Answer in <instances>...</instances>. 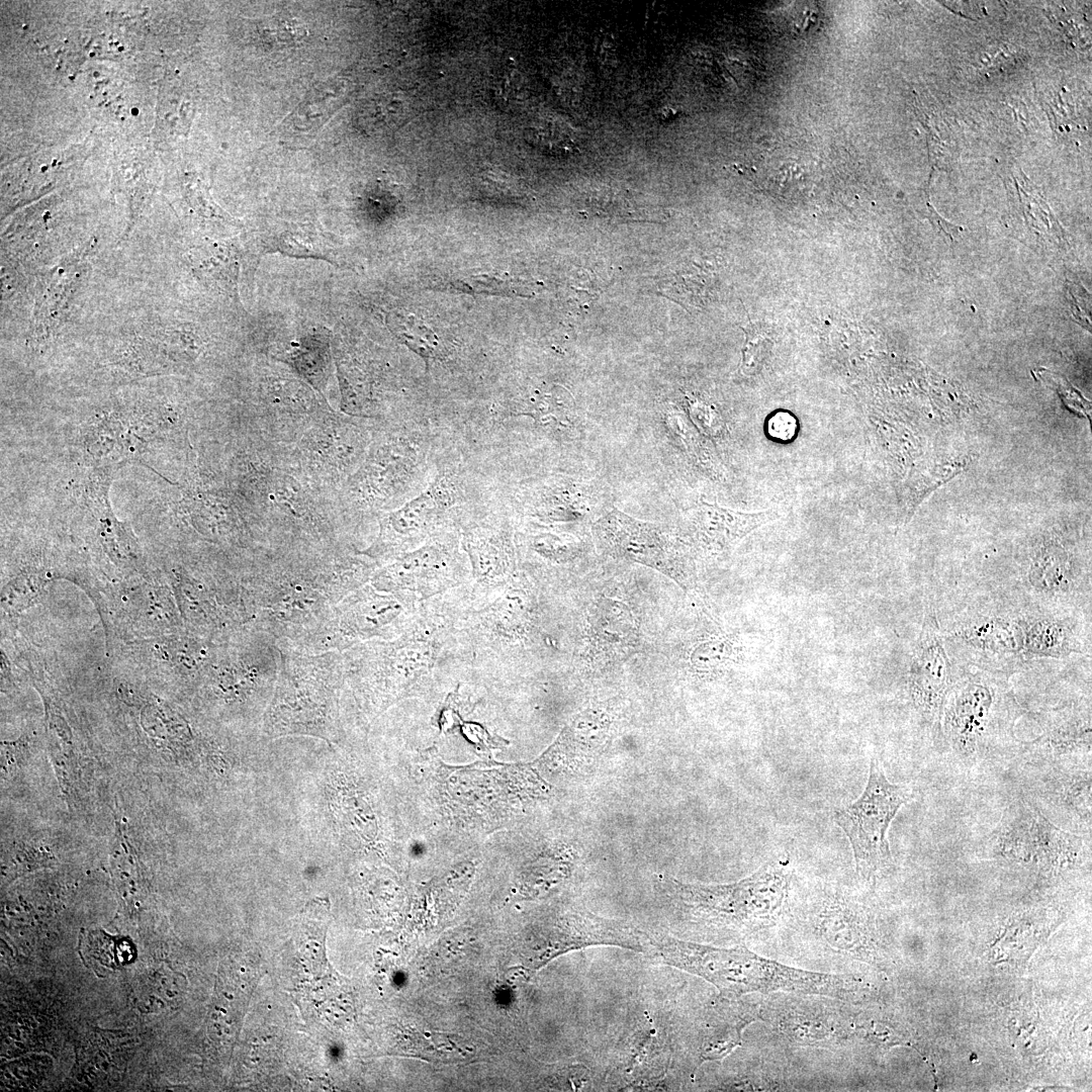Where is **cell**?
Segmentation results:
<instances>
[{"label":"cell","instance_id":"f1b7e54d","mask_svg":"<svg viewBox=\"0 0 1092 1092\" xmlns=\"http://www.w3.org/2000/svg\"><path fill=\"white\" fill-rule=\"evenodd\" d=\"M1037 373L1043 382L1055 388L1069 410L1090 419L1091 405L1089 400L1065 378L1046 369H1039Z\"/></svg>","mask_w":1092,"mask_h":1092},{"label":"cell","instance_id":"ac0fdd59","mask_svg":"<svg viewBox=\"0 0 1092 1092\" xmlns=\"http://www.w3.org/2000/svg\"><path fill=\"white\" fill-rule=\"evenodd\" d=\"M1039 814L1031 803L1014 800L1004 809L983 845L991 856L1013 862H1032Z\"/></svg>","mask_w":1092,"mask_h":1092},{"label":"cell","instance_id":"7402d4cb","mask_svg":"<svg viewBox=\"0 0 1092 1092\" xmlns=\"http://www.w3.org/2000/svg\"><path fill=\"white\" fill-rule=\"evenodd\" d=\"M189 260L195 273L208 285L228 293L235 290L240 264L232 247L204 245L192 250Z\"/></svg>","mask_w":1092,"mask_h":1092},{"label":"cell","instance_id":"7a4b0ae2","mask_svg":"<svg viewBox=\"0 0 1092 1092\" xmlns=\"http://www.w3.org/2000/svg\"><path fill=\"white\" fill-rule=\"evenodd\" d=\"M673 897L694 924L742 942L783 923L791 899L788 861H768L747 878L722 885L673 881Z\"/></svg>","mask_w":1092,"mask_h":1092},{"label":"cell","instance_id":"2e32d148","mask_svg":"<svg viewBox=\"0 0 1092 1092\" xmlns=\"http://www.w3.org/2000/svg\"><path fill=\"white\" fill-rule=\"evenodd\" d=\"M780 519L772 510L746 513L701 500L689 515L697 545L713 555L729 554L752 531Z\"/></svg>","mask_w":1092,"mask_h":1092},{"label":"cell","instance_id":"8992f818","mask_svg":"<svg viewBox=\"0 0 1092 1092\" xmlns=\"http://www.w3.org/2000/svg\"><path fill=\"white\" fill-rule=\"evenodd\" d=\"M761 1021L788 1046L831 1051L853 1042V1003L835 998L776 992L754 997Z\"/></svg>","mask_w":1092,"mask_h":1092},{"label":"cell","instance_id":"4316f807","mask_svg":"<svg viewBox=\"0 0 1092 1092\" xmlns=\"http://www.w3.org/2000/svg\"><path fill=\"white\" fill-rule=\"evenodd\" d=\"M531 141L550 155L573 154L577 148L566 127L554 121H541L531 128Z\"/></svg>","mask_w":1092,"mask_h":1092},{"label":"cell","instance_id":"9a60e30c","mask_svg":"<svg viewBox=\"0 0 1092 1092\" xmlns=\"http://www.w3.org/2000/svg\"><path fill=\"white\" fill-rule=\"evenodd\" d=\"M1091 738L1090 705L1070 704L1055 709L1038 737L1022 744L1033 757L1055 766H1088L1083 763L1091 761Z\"/></svg>","mask_w":1092,"mask_h":1092},{"label":"cell","instance_id":"5bb4252c","mask_svg":"<svg viewBox=\"0 0 1092 1092\" xmlns=\"http://www.w3.org/2000/svg\"><path fill=\"white\" fill-rule=\"evenodd\" d=\"M414 610L413 598L380 594L372 584L361 586L339 604L329 636L332 643L343 647L384 637L395 623H406Z\"/></svg>","mask_w":1092,"mask_h":1092},{"label":"cell","instance_id":"4fadbf2b","mask_svg":"<svg viewBox=\"0 0 1092 1092\" xmlns=\"http://www.w3.org/2000/svg\"><path fill=\"white\" fill-rule=\"evenodd\" d=\"M500 589L494 601L467 618V632L476 645L499 654L530 639L538 619L536 597L523 573Z\"/></svg>","mask_w":1092,"mask_h":1092},{"label":"cell","instance_id":"277c9868","mask_svg":"<svg viewBox=\"0 0 1092 1092\" xmlns=\"http://www.w3.org/2000/svg\"><path fill=\"white\" fill-rule=\"evenodd\" d=\"M442 615L424 612L389 641H368L358 652L357 673L387 700L419 694L427 688L443 653L449 624Z\"/></svg>","mask_w":1092,"mask_h":1092},{"label":"cell","instance_id":"9c48e42d","mask_svg":"<svg viewBox=\"0 0 1092 1092\" xmlns=\"http://www.w3.org/2000/svg\"><path fill=\"white\" fill-rule=\"evenodd\" d=\"M593 534L607 554L651 567L687 592L696 588L689 547L660 526L637 520L615 508L594 523Z\"/></svg>","mask_w":1092,"mask_h":1092},{"label":"cell","instance_id":"f546056e","mask_svg":"<svg viewBox=\"0 0 1092 1092\" xmlns=\"http://www.w3.org/2000/svg\"><path fill=\"white\" fill-rule=\"evenodd\" d=\"M729 654L727 640H711L699 645L692 653L691 662L697 670H712L724 662Z\"/></svg>","mask_w":1092,"mask_h":1092},{"label":"cell","instance_id":"44dd1931","mask_svg":"<svg viewBox=\"0 0 1092 1092\" xmlns=\"http://www.w3.org/2000/svg\"><path fill=\"white\" fill-rule=\"evenodd\" d=\"M1028 582L1045 599H1063L1076 590V574L1061 544L1051 540L1037 548L1028 569Z\"/></svg>","mask_w":1092,"mask_h":1092},{"label":"cell","instance_id":"1f68e13d","mask_svg":"<svg viewBox=\"0 0 1092 1092\" xmlns=\"http://www.w3.org/2000/svg\"><path fill=\"white\" fill-rule=\"evenodd\" d=\"M188 197L191 200L192 205L201 213L206 216L223 218V211L216 207L211 201L208 192L204 191L200 186L199 181L196 184H193V181H189Z\"/></svg>","mask_w":1092,"mask_h":1092},{"label":"cell","instance_id":"d4e9b609","mask_svg":"<svg viewBox=\"0 0 1092 1092\" xmlns=\"http://www.w3.org/2000/svg\"><path fill=\"white\" fill-rule=\"evenodd\" d=\"M600 609L593 627L598 646L616 647L622 644L625 638L632 636L633 621L625 606L607 600L602 603Z\"/></svg>","mask_w":1092,"mask_h":1092},{"label":"cell","instance_id":"e0dca14e","mask_svg":"<svg viewBox=\"0 0 1092 1092\" xmlns=\"http://www.w3.org/2000/svg\"><path fill=\"white\" fill-rule=\"evenodd\" d=\"M1026 660L1081 654L1086 642L1072 619L1048 613L1017 615Z\"/></svg>","mask_w":1092,"mask_h":1092},{"label":"cell","instance_id":"484cf974","mask_svg":"<svg viewBox=\"0 0 1092 1092\" xmlns=\"http://www.w3.org/2000/svg\"><path fill=\"white\" fill-rule=\"evenodd\" d=\"M443 289L462 293L500 295V296H526L522 290L523 285L507 275L477 274L464 278L448 281L440 285Z\"/></svg>","mask_w":1092,"mask_h":1092},{"label":"cell","instance_id":"d6986e66","mask_svg":"<svg viewBox=\"0 0 1092 1092\" xmlns=\"http://www.w3.org/2000/svg\"><path fill=\"white\" fill-rule=\"evenodd\" d=\"M80 256H70L49 278L36 300L32 331L36 337L48 338L61 325L84 274Z\"/></svg>","mask_w":1092,"mask_h":1092},{"label":"cell","instance_id":"cb8c5ba5","mask_svg":"<svg viewBox=\"0 0 1092 1092\" xmlns=\"http://www.w3.org/2000/svg\"><path fill=\"white\" fill-rule=\"evenodd\" d=\"M392 323L394 333L404 345L423 358L427 370L435 362H443L450 356L451 350L415 316H395Z\"/></svg>","mask_w":1092,"mask_h":1092},{"label":"cell","instance_id":"83f0119b","mask_svg":"<svg viewBox=\"0 0 1092 1092\" xmlns=\"http://www.w3.org/2000/svg\"><path fill=\"white\" fill-rule=\"evenodd\" d=\"M279 250L288 255L303 257H329L331 247L314 234L287 233L282 236ZM329 259V258H328Z\"/></svg>","mask_w":1092,"mask_h":1092},{"label":"cell","instance_id":"ffe728a7","mask_svg":"<svg viewBox=\"0 0 1092 1092\" xmlns=\"http://www.w3.org/2000/svg\"><path fill=\"white\" fill-rule=\"evenodd\" d=\"M1043 782L1042 796L1065 814L1091 827V767L1055 769Z\"/></svg>","mask_w":1092,"mask_h":1092},{"label":"cell","instance_id":"6da1fadb","mask_svg":"<svg viewBox=\"0 0 1092 1092\" xmlns=\"http://www.w3.org/2000/svg\"><path fill=\"white\" fill-rule=\"evenodd\" d=\"M647 937L648 947L664 964L706 980L723 997L786 992L855 1002L867 991L866 984L854 975L794 968L759 956L744 943L719 947L658 932L647 933Z\"/></svg>","mask_w":1092,"mask_h":1092},{"label":"cell","instance_id":"4dcf8cb0","mask_svg":"<svg viewBox=\"0 0 1092 1092\" xmlns=\"http://www.w3.org/2000/svg\"><path fill=\"white\" fill-rule=\"evenodd\" d=\"M766 431L769 437L775 440L790 441L797 435L798 421L789 412H776L766 422Z\"/></svg>","mask_w":1092,"mask_h":1092},{"label":"cell","instance_id":"5b68a950","mask_svg":"<svg viewBox=\"0 0 1092 1092\" xmlns=\"http://www.w3.org/2000/svg\"><path fill=\"white\" fill-rule=\"evenodd\" d=\"M783 923L828 957L861 961L873 950L868 909L845 886L820 884L791 895Z\"/></svg>","mask_w":1092,"mask_h":1092},{"label":"cell","instance_id":"52a82bcc","mask_svg":"<svg viewBox=\"0 0 1092 1092\" xmlns=\"http://www.w3.org/2000/svg\"><path fill=\"white\" fill-rule=\"evenodd\" d=\"M912 797L909 787L891 783L880 761L873 758L862 794L834 811V821L850 843L859 876L870 879L892 862L888 830Z\"/></svg>","mask_w":1092,"mask_h":1092},{"label":"cell","instance_id":"ba28073f","mask_svg":"<svg viewBox=\"0 0 1092 1092\" xmlns=\"http://www.w3.org/2000/svg\"><path fill=\"white\" fill-rule=\"evenodd\" d=\"M469 574L460 531L451 529L386 563L371 576V584L378 592L429 600L460 585Z\"/></svg>","mask_w":1092,"mask_h":1092},{"label":"cell","instance_id":"30bf717a","mask_svg":"<svg viewBox=\"0 0 1092 1092\" xmlns=\"http://www.w3.org/2000/svg\"><path fill=\"white\" fill-rule=\"evenodd\" d=\"M459 531L470 574L478 584L500 588L520 572L514 530L497 496L471 513Z\"/></svg>","mask_w":1092,"mask_h":1092},{"label":"cell","instance_id":"7c38bea8","mask_svg":"<svg viewBox=\"0 0 1092 1092\" xmlns=\"http://www.w3.org/2000/svg\"><path fill=\"white\" fill-rule=\"evenodd\" d=\"M941 632L975 668L1009 676L1027 661L1017 615H978Z\"/></svg>","mask_w":1092,"mask_h":1092},{"label":"cell","instance_id":"603a6c76","mask_svg":"<svg viewBox=\"0 0 1092 1092\" xmlns=\"http://www.w3.org/2000/svg\"><path fill=\"white\" fill-rule=\"evenodd\" d=\"M80 952L86 965L99 974L131 963L135 948L128 938L94 930L83 935Z\"/></svg>","mask_w":1092,"mask_h":1092},{"label":"cell","instance_id":"3957f363","mask_svg":"<svg viewBox=\"0 0 1092 1092\" xmlns=\"http://www.w3.org/2000/svg\"><path fill=\"white\" fill-rule=\"evenodd\" d=\"M975 669L954 679L941 718L942 739L966 761L1014 738L1015 723L1024 712L1008 675Z\"/></svg>","mask_w":1092,"mask_h":1092},{"label":"cell","instance_id":"8fae6325","mask_svg":"<svg viewBox=\"0 0 1092 1092\" xmlns=\"http://www.w3.org/2000/svg\"><path fill=\"white\" fill-rule=\"evenodd\" d=\"M954 679L935 611L927 605L910 664L908 693L915 711L935 737H942V712Z\"/></svg>","mask_w":1092,"mask_h":1092}]
</instances>
